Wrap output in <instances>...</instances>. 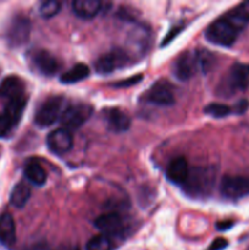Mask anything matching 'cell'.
Wrapping results in <instances>:
<instances>
[{
	"label": "cell",
	"instance_id": "7a4b0ae2",
	"mask_svg": "<svg viewBox=\"0 0 249 250\" xmlns=\"http://www.w3.org/2000/svg\"><path fill=\"white\" fill-rule=\"evenodd\" d=\"M32 24L27 16L16 14L10 19L5 28V39L11 48H17L29 41Z\"/></svg>",
	"mask_w": 249,
	"mask_h": 250
},
{
	"label": "cell",
	"instance_id": "2e32d148",
	"mask_svg": "<svg viewBox=\"0 0 249 250\" xmlns=\"http://www.w3.org/2000/svg\"><path fill=\"white\" fill-rule=\"evenodd\" d=\"M16 243V225L9 212L0 215V244L10 249Z\"/></svg>",
	"mask_w": 249,
	"mask_h": 250
},
{
	"label": "cell",
	"instance_id": "6da1fadb",
	"mask_svg": "<svg viewBox=\"0 0 249 250\" xmlns=\"http://www.w3.org/2000/svg\"><path fill=\"white\" fill-rule=\"evenodd\" d=\"M243 22L232 11L212 22L205 31V38L220 46H232L244 28Z\"/></svg>",
	"mask_w": 249,
	"mask_h": 250
},
{
	"label": "cell",
	"instance_id": "9c48e42d",
	"mask_svg": "<svg viewBox=\"0 0 249 250\" xmlns=\"http://www.w3.org/2000/svg\"><path fill=\"white\" fill-rule=\"evenodd\" d=\"M225 87L232 94L246 90L249 87V63H233L226 76Z\"/></svg>",
	"mask_w": 249,
	"mask_h": 250
},
{
	"label": "cell",
	"instance_id": "3957f363",
	"mask_svg": "<svg viewBox=\"0 0 249 250\" xmlns=\"http://www.w3.org/2000/svg\"><path fill=\"white\" fill-rule=\"evenodd\" d=\"M214 178V172L210 168H195L189 171L188 180L183 187L192 197H204L211 192Z\"/></svg>",
	"mask_w": 249,
	"mask_h": 250
},
{
	"label": "cell",
	"instance_id": "9a60e30c",
	"mask_svg": "<svg viewBox=\"0 0 249 250\" xmlns=\"http://www.w3.org/2000/svg\"><path fill=\"white\" fill-rule=\"evenodd\" d=\"M189 176V167H188L187 160L182 156L176 158L170 161L166 168V178L171 183L178 186H185Z\"/></svg>",
	"mask_w": 249,
	"mask_h": 250
},
{
	"label": "cell",
	"instance_id": "484cf974",
	"mask_svg": "<svg viewBox=\"0 0 249 250\" xmlns=\"http://www.w3.org/2000/svg\"><path fill=\"white\" fill-rule=\"evenodd\" d=\"M14 127V122H12L4 112L0 114V138H5V137L9 136L10 132L12 131Z\"/></svg>",
	"mask_w": 249,
	"mask_h": 250
},
{
	"label": "cell",
	"instance_id": "603a6c76",
	"mask_svg": "<svg viewBox=\"0 0 249 250\" xmlns=\"http://www.w3.org/2000/svg\"><path fill=\"white\" fill-rule=\"evenodd\" d=\"M85 250H112V241L105 234H99L88 241Z\"/></svg>",
	"mask_w": 249,
	"mask_h": 250
},
{
	"label": "cell",
	"instance_id": "cb8c5ba5",
	"mask_svg": "<svg viewBox=\"0 0 249 250\" xmlns=\"http://www.w3.org/2000/svg\"><path fill=\"white\" fill-rule=\"evenodd\" d=\"M204 112L211 117H215V119H222V117H226L227 115L231 114L232 110L231 107L221 104V103H211V104L205 106Z\"/></svg>",
	"mask_w": 249,
	"mask_h": 250
},
{
	"label": "cell",
	"instance_id": "d6986e66",
	"mask_svg": "<svg viewBox=\"0 0 249 250\" xmlns=\"http://www.w3.org/2000/svg\"><path fill=\"white\" fill-rule=\"evenodd\" d=\"M24 177L27 178L29 183L34 186H38V187H42V186L45 185L46 182V172L43 168V166L36 160H29L28 163L24 166Z\"/></svg>",
	"mask_w": 249,
	"mask_h": 250
},
{
	"label": "cell",
	"instance_id": "4dcf8cb0",
	"mask_svg": "<svg viewBox=\"0 0 249 250\" xmlns=\"http://www.w3.org/2000/svg\"><path fill=\"white\" fill-rule=\"evenodd\" d=\"M248 106H249V103L247 102V100H241V102L238 103V105H236L237 112H239V114H241V112H244L247 109H248Z\"/></svg>",
	"mask_w": 249,
	"mask_h": 250
},
{
	"label": "cell",
	"instance_id": "ffe728a7",
	"mask_svg": "<svg viewBox=\"0 0 249 250\" xmlns=\"http://www.w3.org/2000/svg\"><path fill=\"white\" fill-rule=\"evenodd\" d=\"M89 67L87 65H84V63H76L70 70L66 71V72H63L60 76V81L63 84H73V83H78L81 81L85 80L89 76Z\"/></svg>",
	"mask_w": 249,
	"mask_h": 250
},
{
	"label": "cell",
	"instance_id": "7c38bea8",
	"mask_svg": "<svg viewBox=\"0 0 249 250\" xmlns=\"http://www.w3.org/2000/svg\"><path fill=\"white\" fill-rule=\"evenodd\" d=\"M46 144L51 153L62 155L70 151L73 146V137L70 131L65 128H58L50 132L46 138Z\"/></svg>",
	"mask_w": 249,
	"mask_h": 250
},
{
	"label": "cell",
	"instance_id": "30bf717a",
	"mask_svg": "<svg viewBox=\"0 0 249 250\" xmlns=\"http://www.w3.org/2000/svg\"><path fill=\"white\" fill-rule=\"evenodd\" d=\"M144 100L150 104L159 105V106H170L175 103L172 85L167 81H158L144 94Z\"/></svg>",
	"mask_w": 249,
	"mask_h": 250
},
{
	"label": "cell",
	"instance_id": "4316f807",
	"mask_svg": "<svg viewBox=\"0 0 249 250\" xmlns=\"http://www.w3.org/2000/svg\"><path fill=\"white\" fill-rule=\"evenodd\" d=\"M141 75L138 76H134V77H129L128 80L126 81H121V82H117V83H114V87H117V88H124V87H129V85L132 84H136V83H138L139 81H141Z\"/></svg>",
	"mask_w": 249,
	"mask_h": 250
},
{
	"label": "cell",
	"instance_id": "d4e9b609",
	"mask_svg": "<svg viewBox=\"0 0 249 250\" xmlns=\"http://www.w3.org/2000/svg\"><path fill=\"white\" fill-rule=\"evenodd\" d=\"M61 10V2L56 0H49V1L42 2L39 6V14L43 19H51L58 15Z\"/></svg>",
	"mask_w": 249,
	"mask_h": 250
},
{
	"label": "cell",
	"instance_id": "277c9868",
	"mask_svg": "<svg viewBox=\"0 0 249 250\" xmlns=\"http://www.w3.org/2000/svg\"><path fill=\"white\" fill-rule=\"evenodd\" d=\"M93 114L92 105L85 103H73L67 105L60 117L61 128L75 131L82 127Z\"/></svg>",
	"mask_w": 249,
	"mask_h": 250
},
{
	"label": "cell",
	"instance_id": "f546056e",
	"mask_svg": "<svg viewBox=\"0 0 249 250\" xmlns=\"http://www.w3.org/2000/svg\"><path fill=\"white\" fill-rule=\"evenodd\" d=\"M233 226V221H222V222H217L216 227L219 231H226V229H231V227Z\"/></svg>",
	"mask_w": 249,
	"mask_h": 250
},
{
	"label": "cell",
	"instance_id": "44dd1931",
	"mask_svg": "<svg viewBox=\"0 0 249 250\" xmlns=\"http://www.w3.org/2000/svg\"><path fill=\"white\" fill-rule=\"evenodd\" d=\"M31 198V188L26 182H19L10 194V204L17 209H22Z\"/></svg>",
	"mask_w": 249,
	"mask_h": 250
},
{
	"label": "cell",
	"instance_id": "5bb4252c",
	"mask_svg": "<svg viewBox=\"0 0 249 250\" xmlns=\"http://www.w3.org/2000/svg\"><path fill=\"white\" fill-rule=\"evenodd\" d=\"M103 115H104L107 127L112 132L121 133V132L128 131L131 127V119L128 115L117 107H109L103 111Z\"/></svg>",
	"mask_w": 249,
	"mask_h": 250
},
{
	"label": "cell",
	"instance_id": "e0dca14e",
	"mask_svg": "<svg viewBox=\"0 0 249 250\" xmlns=\"http://www.w3.org/2000/svg\"><path fill=\"white\" fill-rule=\"evenodd\" d=\"M24 82L17 76H7L0 84V98H5L7 102L16 98L24 97Z\"/></svg>",
	"mask_w": 249,
	"mask_h": 250
},
{
	"label": "cell",
	"instance_id": "5b68a950",
	"mask_svg": "<svg viewBox=\"0 0 249 250\" xmlns=\"http://www.w3.org/2000/svg\"><path fill=\"white\" fill-rule=\"evenodd\" d=\"M63 99L61 97H50L44 100L34 114V124L41 128L51 126L60 120L63 112Z\"/></svg>",
	"mask_w": 249,
	"mask_h": 250
},
{
	"label": "cell",
	"instance_id": "8fae6325",
	"mask_svg": "<svg viewBox=\"0 0 249 250\" xmlns=\"http://www.w3.org/2000/svg\"><path fill=\"white\" fill-rule=\"evenodd\" d=\"M94 226L105 236H120L124 232L126 222L122 216L117 212H107V214L100 215L94 221Z\"/></svg>",
	"mask_w": 249,
	"mask_h": 250
},
{
	"label": "cell",
	"instance_id": "4fadbf2b",
	"mask_svg": "<svg viewBox=\"0 0 249 250\" xmlns=\"http://www.w3.org/2000/svg\"><path fill=\"white\" fill-rule=\"evenodd\" d=\"M32 62L39 73L43 76H54L59 71V62L55 56L48 50H37L32 55Z\"/></svg>",
	"mask_w": 249,
	"mask_h": 250
},
{
	"label": "cell",
	"instance_id": "1f68e13d",
	"mask_svg": "<svg viewBox=\"0 0 249 250\" xmlns=\"http://www.w3.org/2000/svg\"><path fill=\"white\" fill-rule=\"evenodd\" d=\"M55 250H81V249L76 246H61L59 247V248H56Z\"/></svg>",
	"mask_w": 249,
	"mask_h": 250
},
{
	"label": "cell",
	"instance_id": "d6a6232c",
	"mask_svg": "<svg viewBox=\"0 0 249 250\" xmlns=\"http://www.w3.org/2000/svg\"><path fill=\"white\" fill-rule=\"evenodd\" d=\"M248 250H249V249H248Z\"/></svg>",
	"mask_w": 249,
	"mask_h": 250
},
{
	"label": "cell",
	"instance_id": "ac0fdd59",
	"mask_svg": "<svg viewBox=\"0 0 249 250\" xmlns=\"http://www.w3.org/2000/svg\"><path fill=\"white\" fill-rule=\"evenodd\" d=\"M102 10V2L99 0H76L72 2V11L77 17L89 20L97 16Z\"/></svg>",
	"mask_w": 249,
	"mask_h": 250
},
{
	"label": "cell",
	"instance_id": "52a82bcc",
	"mask_svg": "<svg viewBox=\"0 0 249 250\" xmlns=\"http://www.w3.org/2000/svg\"><path fill=\"white\" fill-rule=\"evenodd\" d=\"M199 70H202V67L197 51H186L178 56L176 62L173 63L172 73L177 80L188 81Z\"/></svg>",
	"mask_w": 249,
	"mask_h": 250
},
{
	"label": "cell",
	"instance_id": "f1b7e54d",
	"mask_svg": "<svg viewBox=\"0 0 249 250\" xmlns=\"http://www.w3.org/2000/svg\"><path fill=\"white\" fill-rule=\"evenodd\" d=\"M22 250H50V249H49L48 244L44 243V242H37V243L31 244V246L26 247V248H23Z\"/></svg>",
	"mask_w": 249,
	"mask_h": 250
},
{
	"label": "cell",
	"instance_id": "83f0119b",
	"mask_svg": "<svg viewBox=\"0 0 249 250\" xmlns=\"http://www.w3.org/2000/svg\"><path fill=\"white\" fill-rule=\"evenodd\" d=\"M228 246V242L225 238H216L215 241H212V243L210 244V247L207 250H224Z\"/></svg>",
	"mask_w": 249,
	"mask_h": 250
},
{
	"label": "cell",
	"instance_id": "ba28073f",
	"mask_svg": "<svg viewBox=\"0 0 249 250\" xmlns=\"http://www.w3.org/2000/svg\"><path fill=\"white\" fill-rule=\"evenodd\" d=\"M220 192L228 200H237L249 195V178L243 176H225L221 181Z\"/></svg>",
	"mask_w": 249,
	"mask_h": 250
},
{
	"label": "cell",
	"instance_id": "7402d4cb",
	"mask_svg": "<svg viewBox=\"0 0 249 250\" xmlns=\"http://www.w3.org/2000/svg\"><path fill=\"white\" fill-rule=\"evenodd\" d=\"M27 104V99H26V95L24 97H20L16 98V99H11L7 102L6 106H5L4 110V114L14 122V125L16 126L17 124L20 122L21 120L22 114L24 111V107H26Z\"/></svg>",
	"mask_w": 249,
	"mask_h": 250
},
{
	"label": "cell",
	"instance_id": "8992f818",
	"mask_svg": "<svg viewBox=\"0 0 249 250\" xmlns=\"http://www.w3.org/2000/svg\"><path fill=\"white\" fill-rule=\"evenodd\" d=\"M129 56L122 49H114V50L100 55L94 62L95 71L100 75H107L114 72L115 70L124 67L128 63Z\"/></svg>",
	"mask_w": 249,
	"mask_h": 250
}]
</instances>
